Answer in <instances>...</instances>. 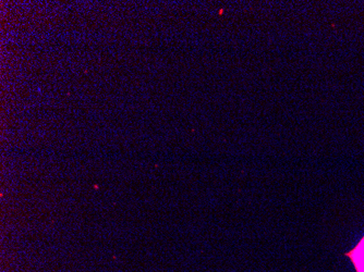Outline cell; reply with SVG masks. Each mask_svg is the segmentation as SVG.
I'll return each instance as SVG.
<instances>
[{
    "label": "cell",
    "instance_id": "obj_1",
    "mask_svg": "<svg viewBox=\"0 0 364 272\" xmlns=\"http://www.w3.org/2000/svg\"><path fill=\"white\" fill-rule=\"evenodd\" d=\"M345 256L351 261L355 272H364V235L351 251L345 254Z\"/></svg>",
    "mask_w": 364,
    "mask_h": 272
}]
</instances>
